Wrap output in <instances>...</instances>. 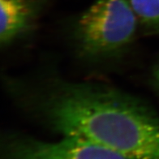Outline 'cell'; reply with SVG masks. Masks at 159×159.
<instances>
[{
  "mask_svg": "<svg viewBox=\"0 0 159 159\" xmlns=\"http://www.w3.org/2000/svg\"><path fill=\"white\" fill-rule=\"evenodd\" d=\"M140 25L150 31H159V0H130Z\"/></svg>",
  "mask_w": 159,
  "mask_h": 159,
  "instance_id": "5",
  "label": "cell"
},
{
  "mask_svg": "<svg viewBox=\"0 0 159 159\" xmlns=\"http://www.w3.org/2000/svg\"><path fill=\"white\" fill-rule=\"evenodd\" d=\"M36 109L63 136L84 139L128 159H159V116L121 91L55 80L40 95Z\"/></svg>",
  "mask_w": 159,
  "mask_h": 159,
  "instance_id": "1",
  "label": "cell"
},
{
  "mask_svg": "<svg viewBox=\"0 0 159 159\" xmlns=\"http://www.w3.org/2000/svg\"><path fill=\"white\" fill-rule=\"evenodd\" d=\"M4 159H128L114 151L75 136L47 142L13 135L5 140Z\"/></svg>",
  "mask_w": 159,
  "mask_h": 159,
  "instance_id": "3",
  "label": "cell"
},
{
  "mask_svg": "<svg viewBox=\"0 0 159 159\" xmlns=\"http://www.w3.org/2000/svg\"><path fill=\"white\" fill-rule=\"evenodd\" d=\"M154 78H155V82L157 84V86L159 89V65L157 66V67L155 70L154 72Z\"/></svg>",
  "mask_w": 159,
  "mask_h": 159,
  "instance_id": "6",
  "label": "cell"
},
{
  "mask_svg": "<svg viewBox=\"0 0 159 159\" xmlns=\"http://www.w3.org/2000/svg\"><path fill=\"white\" fill-rule=\"evenodd\" d=\"M44 0H0V42L8 46L33 29Z\"/></svg>",
  "mask_w": 159,
  "mask_h": 159,
  "instance_id": "4",
  "label": "cell"
},
{
  "mask_svg": "<svg viewBox=\"0 0 159 159\" xmlns=\"http://www.w3.org/2000/svg\"><path fill=\"white\" fill-rule=\"evenodd\" d=\"M139 25L130 0H96L76 23L78 48L91 59L115 55L132 42Z\"/></svg>",
  "mask_w": 159,
  "mask_h": 159,
  "instance_id": "2",
  "label": "cell"
}]
</instances>
